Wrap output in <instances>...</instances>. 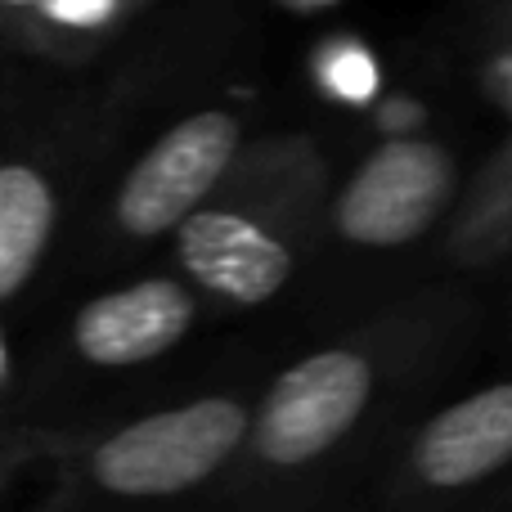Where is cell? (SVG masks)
I'll use <instances>...</instances> for the list:
<instances>
[{
    "mask_svg": "<svg viewBox=\"0 0 512 512\" xmlns=\"http://www.w3.org/2000/svg\"><path fill=\"white\" fill-rule=\"evenodd\" d=\"M459 319L454 301H409L279 369L252 396L212 512H315L369 486L391 441L423 414Z\"/></svg>",
    "mask_w": 512,
    "mask_h": 512,
    "instance_id": "6da1fadb",
    "label": "cell"
},
{
    "mask_svg": "<svg viewBox=\"0 0 512 512\" xmlns=\"http://www.w3.org/2000/svg\"><path fill=\"white\" fill-rule=\"evenodd\" d=\"M252 396L203 391L117 423H81L27 512H212Z\"/></svg>",
    "mask_w": 512,
    "mask_h": 512,
    "instance_id": "7a4b0ae2",
    "label": "cell"
},
{
    "mask_svg": "<svg viewBox=\"0 0 512 512\" xmlns=\"http://www.w3.org/2000/svg\"><path fill=\"white\" fill-rule=\"evenodd\" d=\"M512 477V373L423 409L378 459L369 512H477Z\"/></svg>",
    "mask_w": 512,
    "mask_h": 512,
    "instance_id": "3957f363",
    "label": "cell"
},
{
    "mask_svg": "<svg viewBox=\"0 0 512 512\" xmlns=\"http://www.w3.org/2000/svg\"><path fill=\"white\" fill-rule=\"evenodd\" d=\"M243 144V122L230 108H198L158 135L117 180L108 203V230L122 243H149L171 234L212 198L230 176Z\"/></svg>",
    "mask_w": 512,
    "mask_h": 512,
    "instance_id": "277c9868",
    "label": "cell"
},
{
    "mask_svg": "<svg viewBox=\"0 0 512 512\" xmlns=\"http://www.w3.org/2000/svg\"><path fill=\"white\" fill-rule=\"evenodd\" d=\"M459 189V162L436 140H387L342 180L328 225L351 248L391 252L423 239Z\"/></svg>",
    "mask_w": 512,
    "mask_h": 512,
    "instance_id": "5b68a950",
    "label": "cell"
},
{
    "mask_svg": "<svg viewBox=\"0 0 512 512\" xmlns=\"http://www.w3.org/2000/svg\"><path fill=\"white\" fill-rule=\"evenodd\" d=\"M77 126L0 144V310L23 297L59 243L77 176Z\"/></svg>",
    "mask_w": 512,
    "mask_h": 512,
    "instance_id": "8992f818",
    "label": "cell"
},
{
    "mask_svg": "<svg viewBox=\"0 0 512 512\" xmlns=\"http://www.w3.org/2000/svg\"><path fill=\"white\" fill-rule=\"evenodd\" d=\"M171 234L189 279L230 306H265L297 270L292 243L256 212H243V203H203Z\"/></svg>",
    "mask_w": 512,
    "mask_h": 512,
    "instance_id": "52a82bcc",
    "label": "cell"
},
{
    "mask_svg": "<svg viewBox=\"0 0 512 512\" xmlns=\"http://www.w3.org/2000/svg\"><path fill=\"white\" fill-rule=\"evenodd\" d=\"M198 319L194 292L180 279H140L81 301L68 324V355L86 369L122 373L171 355Z\"/></svg>",
    "mask_w": 512,
    "mask_h": 512,
    "instance_id": "ba28073f",
    "label": "cell"
},
{
    "mask_svg": "<svg viewBox=\"0 0 512 512\" xmlns=\"http://www.w3.org/2000/svg\"><path fill=\"white\" fill-rule=\"evenodd\" d=\"M140 0H0V59H81Z\"/></svg>",
    "mask_w": 512,
    "mask_h": 512,
    "instance_id": "9c48e42d",
    "label": "cell"
},
{
    "mask_svg": "<svg viewBox=\"0 0 512 512\" xmlns=\"http://www.w3.org/2000/svg\"><path fill=\"white\" fill-rule=\"evenodd\" d=\"M512 252V144L481 171L472 194L463 198V212L454 216L445 256L463 270L490 265Z\"/></svg>",
    "mask_w": 512,
    "mask_h": 512,
    "instance_id": "30bf717a",
    "label": "cell"
},
{
    "mask_svg": "<svg viewBox=\"0 0 512 512\" xmlns=\"http://www.w3.org/2000/svg\"><path fill=\"white\" fill-rule=\"evenodd\" d=\"M81 423L54 418H0V504L27 477H45L63 450L72 445Z\"/></svg>",
    "mask_w": 512,
    "mask_h": 512,
    "instance_id": "8fae6325",
    "label": "cell"
},
{
    "mask_svg": "<svg viewBox=\"0 0 512 512\" xmlns=\"http://www.w3.org/2000/svg\"><path fill=\"white\" fill-rule=\"evenodd\" d=\"M333 86L342 90L346 99L373 95V86H378V77H373V63L364 59V54H346V59H337L333 63Z\"/></svg>",
    "mask_w": 512,
    "mask_h": 512,
    "instance_id": "7c38bea8",
    "label": "cell"
},
{
    "mask_svg": "<svg viewBox=\"0 0 512 512\" xmlns=\"http://www.w3.org/2000/svg\"><path fill=\"white\" fill-rule=\"evenodd\" d=\"M315 512H369V495H364V486H360V490H351V495L333 499V504H324Z\"/></svg>",
    "mask_w": 512,
    "mask_h": 512,
    "instance_id": "4fadbf2b",
    "label": "cell"
},
{
    "mask_svg": "<svg viewBox=\"0 0 512 512\" xmlns=\"http://www.w3.org/2000/svg\"><path fill=\"white\" fill-rule=\"evenodd\" d=\"M477 512H512V477H508L504 486H499L495 495H490V499H486V504H481Z\"/></svg>",
    "mask_w": 512,
    "mask_h": 512,
    "instance_id": "5bb4252c",
    "label": "cell"
},
{
    "mask_svg": "<svg viewBox=\"0 0 512 512\" xmlns=\"http://www.w3.org/2000/svg\"><path fill=\"white\" fill-rule=\"evenodd\" d=\"M508 36H512V9H508Z\"/></svg>",
    "mask_w": 512,
    "mask_h": 512,
    "instance_id": "9a60e30c",
    "label": "cell"
}]
</instances>
